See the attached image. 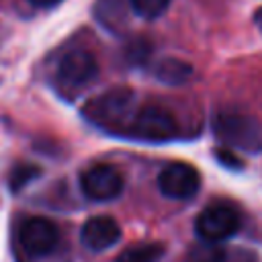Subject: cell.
I'll list each match as a JSON object with an SVG mask.
<instances>
[{
	"instance_id": "cell-14",
	"label": "cell",
	"mask_w": 262,
	"mask_h": 262,
	"mask_svg": "<svg viewBox=\"0 0 262 262\" xmlns=\"http://www.w3.org/2000/svg\"><path fill=\"white\" fill-rule=\"evenodd\" d=\"M129 6L137 16L145 20H154L166 12V8L170 6V0H129Z\"/></svg>"
},
{
	"instance_id": "cell-1",
	"label": "cell",
	"mask_w": 262,
	"mask_h": 262,
	"mask_svg": "<svg viewBox=\"0 0 262 262\" xmlns=\"http://www.w3.org/2000/svg\"><path fill=\"white\" fill-rule=\"evenodd\" d=\"M135 111H137L135 94L127 88H117L90 98L84 104L82 115L100 131L108 135L125 137V131Z\"/></svg>"
},
{
	"instance_id": "cell-8",
	"label": "cell",
	"mask_w": 262,
	"mask_h": 262,
	"mask_svg": "<svg viewBox=\"0 0 262 262\" xmlns=\"http://www.w3.org/2000/svg\"><path fill=\"white\" fill-rule=\"evenodd\" d=\"M20 246L31 256H47L59 244V227L45 217H31L20 225Z\"/></svg>"
},
{
	"instance_id": "cell-9",
	"label": "cell",
	"mask_w": 262,
	"mask_h": 262,
	"mask_svg": "<svg viewBox=\"0 0 262 262\" xmlns=\"http://www.w3.org/2000/svg\"><path fill=\"white\" fill-rule=\"evenodd\" d=\"M80 239H82L84 248H88L90 252H104L121 239V225L111 215L90 217L82 225Z\"/></svg>"
},
{
	"instance_id": "cell-10",
	"label": "cell",
	"mask_w": 262,
	"mask_h": 262,
	"mask_svg": "<svg viewBox=\"0 0 262 262\" xmlns=\"http://www.w3.org/2000/svg\"><path fill=\"white\" fill-rule=\"evenodd\" d=\"M154 76L166 84H184L186 80L192 78V68L182 59L166 57L158 61V66L154 68Z\"/></svg>"
},
{
	"instance_id": "cell-2",
	"label": "cell",
	"mask_w": 262,
	"mask_h": 262,
	"mask_svg": "<svg viewBox=\"0 0 262 262\" xmlns=\"http://www.w3.org/2000/svg\"><path fill=\"white\" fill-rule=\"evenodd\" d=\"M215 137L229 149L258 154L262 151V123L246 113L219 111L213 117Z\"/></svg>"
},
{
	"instance_id": "cell-5",
	"label": "cell",
	"mask_w": 262,
	"mask_h": 262,
	"mask_svg": "<svg viewBox=\"0 0 262 262\" xmlns=\"http://www.w3.org/2000/svg\"><path fill=\"white\" fill-rule=\"evenodd\" d=\"M80 188L90 201H113L123 192L125 176L113 164H94L80 174Z\"/></svg>"
},
{
	"instance_id": "cell-11",
	"label": "cell",
	"mask_w": 262,
	"mask_h": 262,
	"mask_svg": "<svg viewBox=\"0 0 262 262\" xmlns=\"http://www.w3.org/2000/svg\"><path fill=\"white\" fill-rule=\"evenodd\" d=\"M166 248L160 242H139L125 248L115 262H160Z\"/></svg>"
},
{
	"instance_id": "cell-17",
	"label": "cell",
	"mask_w": 262,
	"mask_h": 262,
	"mask_svg": "<svg viewBox=\"0 0 262 262\" xmlns=\"http://www.w3.org/2000/svg\"><path fill=\"white\" fill-rule=\"evenodd\" d=\"M256 25H258V29L262 31V8L256 12Z\"/></svg>"
},
{
	"instance_id": "cell-16",
	"label": "cell",
	"mask_w": 262,
	"mask_h": 262,
	"mask_svg": "<svg viewBox=\"0 0 262 262\" xmlns=\"http://www.w3.org/2000/svg\"><path fill=\"white\" fill-rule=\"evenodd\" d=\"M33 6H39V8H49V6H55L59 4L61 0H29Z\"/></svg>"
},
{
	"instance_id": "cell-3",
	"label": "cell",
	"mask_w": 262,
	"mask_h": 262,
	"mask_svg": "<svg viewBox=\"0 0 262 262\" xmlns=\"http://www.w3.org/2000/svg\"><path fill=\"white\" fill-rule=\"evenodd\" d=\"M178 121L170 111L162 106H137L125 131V137L135 141L162 143L178 137Z\"/></svg>"
},
{
	"instance_id": "cell-12",
	"label": "cell",
	"mask_w": 262,
	"mask_h": 262,
	"mask_svg": "<svg viewBox=\"0 0 262 262\" xmlns=\"http://www.w3.org/2000/svg\"><path fill=\"white\" fill-rule=\"evenodd\" d=\"M229 252L219 246V242H205L201 239V244H194L188 252L184 262H229Z\"/></svg>"
},
{
	"instance_id": "cell-13",
	"label": "cell",
	"mask_w": 262,
	"mask_h": 262,
	"mask_svg": "<svg viewBox=\"0 0 262 262\" xmlns=\"http://www.w3.org/2000/svg\"><path fill=\"white\" fill-rule=\"evenodd\" d=\"M39 174H41V168L35 166V164H29V162L16 164V166L10 168V174H8V186H10L12 192H18V190H23L29 182H33Z\"/></svg>"
},
{
	"instance_id": "cell-6",
	"label": "cell",
	"mask_w": 262,
	"mask_h": 262,
	"mask_svg": "<svg viewBox=\"0 0 262 262\" xmlns=\"http://www.w3.org/2000/svg\"><path fill=\"white\" fill-rule=\"evenodd\" d=\"M158 188L172 201L192 199L201 188V172L186 162H170L158 174Z\"/></svg>"
},
{
	"instance_id": "cell-7",
	"label": "cell",
	"mask_w": 262,
	"mask_h": 262,
	"mask_svg": "<svg viewBox=\"0 0 262 262\" xmlns=\"http://www.w3.org/2000/svg\"><path fill=\"white\" fill-rule=\"evenodd\" d=\"M98 76V61L86 49H72L68 51L57 66V78L63 88L78 90L94 82Z\"/></svg>"
},
{
	"instance_id": "cell-4",
	"label": "cell",
	"mask_w": 262,
	"mask_h": 262,
	"mask_svg": "<svg viewBox=\"0 0 262 262\" xmlns=\"http://www.w3.org/2000/svg\"><path fill=\"white\" fill-rule=\"evenodd\" d=\"M242 227V215L233 205H209L194 219V233L205 242H223Z\"/></svg>"
},
{
	"instance_id": "cell-15",
	"label": "cell",
	"mask_w": 262,
	"mask_h": 262,
	"mask_svg": "<svg viewBox=\"0 0 262 262\" xmlns=\"http://www.w3.org/2000/svg\"><path fill=\"white\" fill-rule=\"evenodd\" d=\"M215 156L219 160V164H223L225 168H242V160L229 149V147H217Z\"/></svg>"
}]
</instances>
